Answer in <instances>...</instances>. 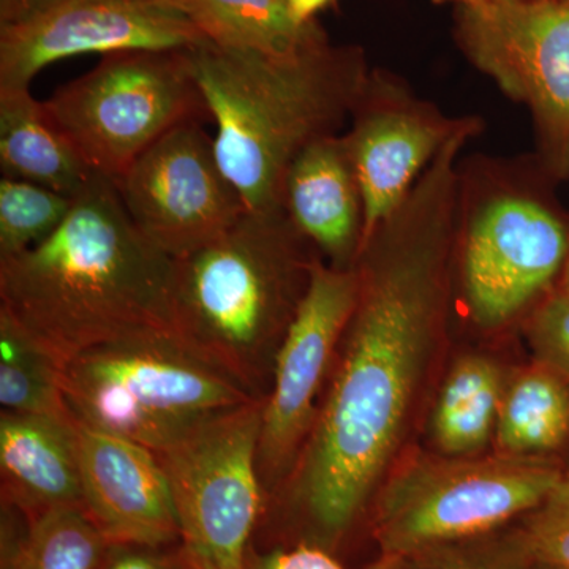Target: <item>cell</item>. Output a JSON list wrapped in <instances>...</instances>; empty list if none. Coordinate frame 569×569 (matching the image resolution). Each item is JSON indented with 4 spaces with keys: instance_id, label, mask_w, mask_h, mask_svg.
Returning a JSON list of instances; mask_svg holds the SVG:
<instances>
[{
    "instance_id": "cell-1",
    "label": "cell",
    "mask_w": 569,
    "mask_h": 569,
    "mask_svg": "<svg viewBox=\"0 0 569 569\" xmlns=\"http://www.w3.org/2000/svg\"><path fill=\"white\" fill-rule=\"evenodd\" d=\"M481 127L467 119L356 258L358 299L331 383L282 486L310 545H340L406 440L451 306L460 153Z\"/></svg>"
},
{
    "instance_id": "cell-2",
    "label": "cell",
    "mask_w": 569,
    "mask_h": 569,
    "mask_svg": "<svg viewBox=\"0 0 569 569\" xmlns=\"http://www.w3.org/2000/svg\"><path fill=\"white\" fill-rule=\"evenodd\" d=\"M174 272L96 174L50 238L0 260V307L66 366L119 337L173 331Z\"/></svg>"
},
{
    "instance_id": "cell-3",
    "label": "cell",
    "mask_w": 569,
    "mask_h": 569,
    "mask_svg": "<svg viewBox=\"0 0 569 569\" xmlns=\"http://www.w3.org/2000/svg\"><path fill=\"white\" fill-rule=\"evenodd\" d=\"M189 59L216 123L217 159L249 211L282 208L296 157L340 134L370 74L361 48L326 36L287 54L206 41Z\"/></svg>"
},
{
    "instance_id": "cell-4",
    "label": "cell",
    "mask_w": 569,
    "mask_h": 569,
    "mask_svg": "<svg viewBox=\"0 0 569 569\" xmlns=\"http://www.w3.org/2000/svg\"><path fill=\"white\" fill-rule=\"evenodd\" d=\"M318 258L283 208L247 211L211 244L176 260L173 331L264 400Z\"/></svg>"
},
{
    "instance_id": "cell-5",
    "label": "cell",
    "mask_w": 569,
    "mask_h": 569,
    "mask_svg": "<svg viewBox=\"0 0 569 569\" xmlns=\"http://www.w3.org/2000/svg\"><path fill=\"white\" fill-rule=\"evenodd\" d=\"M74 421L160 452L254 399L171 329L100 343L63 366Z\"/></svg>"
},
{
    "instance_id": "cell-6",
    "label": "cell",
    "mask_w": 569,
    "mask_h": 569,
    "mask_svg": "<svg viewBox=\"0 0 569 569\" xmlns=\"http://www.w3.org/2000/svg\"><path fill=\"white\" fill-rule=\"evenodd\" d=\"M549 458L418 455L378 489L373 535L381 557L477 537L537 509L559 485Z\"/></svg>"
},
{
    "instance_id": "cell-7",
    "label": "cell",
    "mask_w": 569,
    "mask_h": 569,
    "mask_svg": "<svg viewBox=\"0 0 569 569\" xmlns=\"http://www.w3.org/2000/svg\"><path fill=\"white\" fill-rule=\"evenodd\" d=\"M44 108L92 173L112 182L163 134L211 119L189 50L104 54L56 89Z\"/></svg>"
},
{
    "instance_id": "cell-8",
    "label": "cell",
    "mask_w": 569,
    "mask_h": 569,
    "mask_svg": "<svg viewBox=\"0 0 569 569\" xmlns=\"http://www.w3.org/2000/svg\"><path fill=\"white\" fill-rule=\"evenodd\" d=\"M569 231L545 200L508 176L460 186L455 260L471 323L505 328L537 307L563 272Z\"/></svg>"
},
{
    "instance_id": "cell-9",
    "label": "cell",
    "mask_w": 569,
    "mask_h": 569,
    "mask_svg": "<svg viewBox=\"0 0 569 569\" xmlns=\"http://www.w3.org/2000/svg\"><path fill=\"white\" fill-rule=\"evenodd\" d=\"M263 402L236 408L157 452L189 569H247L266 496L258 470Z\"/></svg>"
},
{
    "instance_id": "cell-10",
    "label": "cell",
    "mask_w": 569,
    "mask_h": 569,
    "mask_svg": "<svg viewBox=\"0 0 569 569\" xmlns=\"http://www.w3.org/2000/svg\"><path fill=\"white\" fill-rule=\"evenodd\" d=\"M460 47L501 92L529 107L541 151L569 173V0L460 7Z\"/></svg>"
},
{
    "instance_id": "cell-11",
    "label": "cell",
    "mask_w": 569,
    "mask_h": 569,
    "mask_svg": "<svg viewBox=\"0 0 569 569\" xmlns=\"http://www.w3.org/2000/svg\"><path fill=\"white\" fill-rule=\"evenodd\" d=\"M356 299V269H337L318 258L305 299L277 351L263 402L258 470L264 493L282 488L298 462Z\"/></svg>"
},
{
    "instance_id": "cell-12",
    "label": "cell",
    "mask_w": 569,
    "mask_h": 569,
    "mask_svg": "<svg viewBox=\"0 0 569 569\" xmlns=\"http://www.w3.org/2000/svg\"><path fill=\"white\" fill-rule=\"evenodd\" d=\"M114 183L141 233L174 260L211 244L249 211L201 121L163 134Z\"/></svg>"
},
{
    "instance_id": "cell-13",
    "label": "cell",
    "mask_w": 569,
    "mask_h": 569,
    "mask_svg": "<svg viewBox=\"0 0 569 569\" xmlns=\"http://www.w3.org/2000/svg\"><path fill=\"white\" fill-rule=\"evenodd\" d=\"M209 41L182 11L157 0H47L0 22V88H31L44 67L73 56L182 51Z\"/></svg>"
},
{
    "instance_id": "cell-14",
    "label": "cell",
    "mask_w": 569,
    "mask_h": 569,
    "mask_svg": "<svg viewBox=\"0 0 569 569\" xmlns=\"http://www.w3.org/2000/svg\"><path fill=\"white\" fill-rule=\"evenodd\" d=\"M466 119L448 118L399 80L370 71L343 133L365 208L362 244L402 203Z\"/></svg>"
},
{
    "instance_id": "cell-15",
    "label": "cell",
    "mask_w": 569,
    "mask_h": 569,
    "mask_svg": "<svg viewBox=\"0 0 569 569\" xmlns=\"http://www.w3.org/2000/svg\"><path fill=\"white\" fill-rule=\"evenodd\" d=\"M77 422L82 509L110 545L181 541L167 471L152 449Z\"/></svg>"
},
{
    "instance_id": "cell-16",
    "label": "cell",
    "mask_w": 569,
    "mask_h": 569,
    "mask_svg": "<svg viewBox=\"0 0 569 569\" xmlns=\"http://www.w3.org/2000/svg\"><path fill=\"white\" fill-rule=\"evenodd\" d=\"M282 208L326 263L351 269L365 236V208L343 134L323 138L296 157Z\"/></svg>"
},
{
    "instance_id": "cell-17",
    "label": "cell",
    "mask_w": 569,
    "mask_h": 569,
    "mask_svg": "<svg viewBox=\"0 0 569 569\" xmlns=\"http://www.w3.org/2000/svg\"><path fill=\"white\" fill-rule=\"evenodd\" d=\"M2 501L29 522L82 508L77 422L70 415L0 413Z\"/></svg>"
},
{
    "instance_id": "cell-18",
    "label": "cell",
    "mask_w": 569,
    "mask_h": 569,
    "mask_svg": "<svg viewBox=\"0 0 569 569\" xmlns=\"http://www.w3.org/2000/svg\"><path fill=\"white\" fill-rule=\"evenodd\" d=\"M0 167L6 178L69 197L96 176L31 88H0Z\"/></svg>"
},
{
    "instance_id": "cell-19",
    "label": "cell",
    "mask_w": 569,
    "mask_h": 569,
    "mask_svg": "<svg viewBox=\"0 0 569 569\" xmlns=\"http://www.w3.org/2000/svg\"><path fill=\"white\" fill-rule=\"evenodd\" d=\"M507 381L496 359L463 355L445 377L430 418L433 443L447 456H479L496 437Z\"/></svg>"
},
{
    "instance_id": "cell-20",
    "label": "cell",
    "mask_w": 569,
    "mask_h": 569,
    "mask_svg": "<svg viewBox=\"0 0 569 569\" xmlns=\"http://www.w3.org/2000/svg\"><path fill=\"white\" fill-rule=\"evenodd\" d=\"M569 438V381L542 366L507 381L498 413L497 452L546 458Z\"/></svg>"
},
{
    "instance_id": "cell-21",
    "label": "cell",
    "mask_w": 569,
    "mask_h": 569,
    "mask_svg": "<svg viewBox=\"0 0 569 569\" xmlns=\"http://www.w3.org/2000/svg\"><path fill=\"white\" fill-rule=\"evenodd\" d=\"M204 33L223 48L287 54L325 37L317 21L298 24L284 0H173Z\"/></svg>"
},
{
    "instance_id": "cell-22",
    "label": "cell",
    "mask_w": 569,
    "mask_h": 569,
    "mask_svg": "<svg viewBox=\"0 0 569 569\" xmlns=\"http://www.w3.org/2000/svg\"><path fill=\"white\" fill-rule=\"evenodd\" d=\"M2 411L70 415L63 399V365L0 307Z\"/></svg>"
},
{
    "instance_id": "cell-23",
    "label": "cell",
    "mask_w": 569,
    "mask_h": 569,
    "mask_svg": "<svg viewBox=\"0 0 569 569\" xmlns=\"http://www.w3.org/2000/svg\"><path fill=\"white\" fill-rule=\"evenodd\" d=\"M108 548L84 509H56L29 522L20 548L2 560V569H100Z\"/></svg>"
},
{
    "instance_id": "cell-24",
    "label": "cell",
    "mask_w": 569,
    "mask_h": 569,
    "mask_svg": "<svg viewBox=\"0 0 569 569\" xmlns=\"http://www.w3.org/2000/svg\"><path fill=\"white\" fill-rule=\"evenodd\" d=\"M381 560L387 569H535L538 565L522 526L501 527Z\"/></svg>"
},
{
    "instance_id": "cell-25",
    "label": "cell",
    "mask_w": 569,
    "mask_h": 569,
    "mask_svg": "<svg viewBox=\"0 0 569 569\" xmlns=\"http://www.w3.org/2000/svg\"><path fill=\"white\" fill-rule=\"evenodd\" d=\"M73 198L22 179H0V260L50 238L69 216Z\"/></svg>"
},
{
    "instance_id": "cell-26",
    "label": "cell",
    "mask_w": 569,
    "mask_h": 569,
    "mask_svg": "<svg viewBox=\"0 0 569 569\" xmlns=\"http://www.w3.org/2000/svg\"><path fill=\"white\" fill-rule=\"evenodd\" d=\"M520 526L538 565L569 569V470L563 471L548 498L523 516Z\"/></svg>"
},
{
    "instance_id": "cell-27",
    "label": "cell",
    "mask_w": 569,
    "mask_h": 569,
    "mask_svg": "<svg viewBox=\"0 0 569 569\" xmlns=\"http://www.w3.org/2000/svg\"><path fill=\"white\" fill-rule=\"evenodd\" d=\"M527 339L537 365L569 381V295L542 299L527 321Z\"/></svg>"
},
{
    "instance_id": "cell-28",
    "label": "cell",
    "mask_w": 569,
    "mask_h": 569,
    "mask_svg": "<svg viewBox=\"0 0 569 569\" xmlns=\"http://www.w3.org/2000/svg\"><path fill=\"white\" fill-rule=\"evenodd\" d=\"M247 569H347L331 556V550L310 542H299L290 549H276L268 553H249ZM366 569H387L378 560Z\"/></svg>"
},
{
    "instance_id": "cell-29",
    "label": "cell",
    "mask_w": 569,
    "mask_h": 569,
    "mask_svg": "<svg viewBox=\"0 0 569 569\" xmlns=\"http://www.w3.org/2000/svg\"><path fill=\"white\" fill-rule=\"evenodd\" d=\"M100 569H189L181 552L140 545H110Z\"/></svg>"
},
{
    "instance_id": "cell-30",
    "label": "cell",
    "mask_w": 569,
    "mask_h": 569,
    "mask_svg": "<svg viewBox=\"0 0 569 569\" xmlns=\"http://www.w3.org/2000/svg\"><path fill=\"white\" fill-rule=\"evenodd\" d=\"M291 17L298 24L316 21V14L328 9L336 0H284Z\"/></svg>"
},
{
    "instance_id": "cell-31",
    "label": "cell",
    "mask_w": 569,
    "mask_h": 569,
    "mask_svg": "<svg viewBox=\"0 0 569 569\" xmlns=\"http://www.w3.org/2000/svg\"><path fill=\"white\" fill-rule=\"evenodd\" d=\"M47 0H0V22L11 21Z\"/></svg>"
},
{
    "instance_id": "cell-32",
    "label": "cell",
    "mask_w": 569,
    "mask_h": 569,
    "mask_svg": "<svg viewBox=\"0 0 569 569\" xmlns=\"http://www.w3.org/2000/svg\"><path fill=\"white\" fill-rule=\"evenodd\" d=\"M436 3H456L460 7H481L489 3L488 0H433Z\"/></svg>"
},
{
    "instance_id": "cell-33",
    "label": "cell",
    "mask_w": 569,
    "mask_h": 569,
    "mask_svg": "<svg viewBox=\"0 0 569 569\" xmlns=\"http://www.w3.org/2000/svg\"><path fill=\"white\" fill-rule=\"evenodd\" d=\"M569 295V254L567 263H565L563 272H561V290Z\"/></svg>"
},
{
    "instance_id": "cell-34",
    "label": "cell",
    "mask_w": 569,
    "mask_h": 569,
    "mask_svg": "<svg viewBox=\"0 0 569 569\" xmlns=\"http://www.w3.org/2000/svg\"><path fill=\"white\" fill-rule=\"evenodd\" d=\"M490 3H511V2H523V0H488Z\"/></svg>"
},
{
    "instance_id": "cell-35",
    "label": "cell",
    "mask_w": 569,
    "mask_h": 569,
    "mask_svg": "<svg viewBox=\"0 0 569 569\" xmlns=\"http://www.w3.org/2000/svg\"><path fill=\"white\" fill-rule=\"evenodd\" d=\"M535 569H560V568H553V567H546V565H537Z\"/></svg>"
},
{
    "instance_id": "cell-36",
    "label": "cell",
    "mask_w": 569,
    "mask_h": 569,
    "mask_svg": "<svg viewBox=\"0 0 569 569\" xmlns=\"http://www.w3.org/2000/svg\"><path fill=\"white\" fill-rule=\"evenodd\" d=\"M157 2H167V3H170V2H173V0H157Z\"/></svg>"
}]
</instances>
